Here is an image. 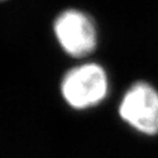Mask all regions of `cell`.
Instances as JSON below:
<instances>
[{
	"instance_id": "6da1fadb",
	"label": "cell",
	"mask_w": 158,
	"mask_h": 158,
	"mask_svg": "<svg viewBox=\"0 0 158 158\" xmlns=\"http://www.w3.org/2000/svg\"><path fill=\"white\" fill-rule=\"evenodd\" d=\"M108 90L107 73L104 68L94 62L72 68L61 81L63 100L77 110L96 107L107 97Z\"/></svg>"
},
{
	"instance_id": "7a4b0ae2",
	"label": "cell",
	"mask_w": 158,
	"mask_h": 158,
	"mask_svg": "<svg viewBox=\"0 0 158 158\" xmlns=\"http://www.w3.org/2000/svg\"><path fill=\"white\" fill-rule=\"evenodd\" d=\"M54 34L68 55L85 57L97 46V31L91 18L79 10L61 12L54 21Z\"/></svg>"
},
{
	"instance_id": "3957f363",
	"label": "cell",
	"mask_w": 158,
	"mask_h": 158,
	"mask_svg": "<svg viewBox=\"0 0 158 158\" xmlns=\"http://www.w3.org/2000/svg\"><path fill=\"white\" fill-rule=\"evenodd\" d=\"M121 118L144 135L158 134V91L147 82H136L123 95L118 107Z\"/></svg>"
},
{
	"instance_id": "277c9868",
	"label": "cell",
	"mask_w": 158,
	"mask_h": 158,
	"mask_svg": "<svg viewBox=\"0 0 158 158\" xmlns=\"http://www.w3.org/2000/svg\"><path fill=\"white\" fill-rule=\"evenodd\" d=\"M0 1H4V0H0Z\"/></svg>"
}]
</instances>
